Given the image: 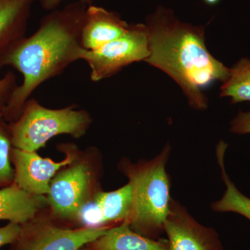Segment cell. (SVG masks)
Segmentation results:
<instances>
[{
  "mask_svg": "<svg viewBox=\"0 0 250 250\" xmlns=\"http://www.w3.org/2000/svg\"><path fill=\"white\" fill-rule=\"evenodd\" d=\"M87 7L77 1L54 9L42 18L34 34L0 51V72L11 66L23 77L22 84L18 85L0 110L6 120L17 119L38 87L81 60L85 50L81 31Z\"/></svg>",
  "mask_w": 250,
  "mask_h": 250,
  "instance_id": "obj_1",
  "label": "cell"
},
{
  "mask_svg": "<svg viewBox=\"0 0 250 250\" xmlns=\"http://www.w3.org/2000/svg\"><path fill=\"white\" fill-rule=\"evenodd\" d=\"M146 25L149 54L145 62L175 81L190 106L206 109L208 100L203 90L216 81L225 82L230 68L208 52L205 27L181 22L163 6L147 16Z\"/></svg>",
  "mask_w": 250,
  "mask_h": 250,
  "instance_id": "obj_2",
  "label": "cell"
},
{
  "mask_svg": "<svg viewBox=\"0 0 250 250\" xmlns=\"http://www.w3.org/2000/svg\"><path fill=\"white\" fill-rule=\"evenodd\" d=\"M170 150L167 145L152 160L125 166L132 188V207L127 222L134 231L152 239H159L164 232L168 213L170 182L166 165Z\"/></svg>",
  "mask_w": 250,
  "mask_h": 250,
  "instance_id": "obj_3",
  "label": "cell"
},
{
  "mask_svg": "<svg viewBox=\"0 0 250 250\" xmlns=\"http://www.w3.org/2000/svg\"><path fill=\"white\" fill-rule=\"evenodd\" d=\"M76 108L71 105L52 109L42 106L35 99H29L16 121L10 126L12 146L21 150L36 152L58 135L81 137L89 127L91 118L88 112Z\"/></svg>",
  "mask_w": 250,
  "mask_h": 250,
  "instance_id": "obj_4",
  "label": "cell"
},
{
  "mask_svg": "<svg viewBox=\"0 0 250 250\" xmlns=\"http://www.w3.org/2000/svg\"><path fill=\"white\" fill-rule=\"evenodd\" d=\"M149 36L146 24H130L121 37L93 50L85 49L81 60L90 68V79L98 82L113 76L123 67L149 57Z\"/></svg>",
  "mask_w": 250,
  "mask_h": 250,
  "instance_id": "obj_5",
  "label": "cell"
},
{
  "mask_svg": "<svg viewBox=\"0 0 250 250\" xmlns=\"http://www.w3.org/2000/svg\"><path fill=\"white\" fill-rule=\"evenodd\" d=\"M111 227L65 229L44 221L21 225L12 250H81L103 236Z\"/></svg>",
  "mask_w": 250,
  "mask_h": 250,
  "instance_id": "obj_6",
  "label": "cell"
},
{
  "mask_svg": "<svg viewBox=\"0 0 250 250\" xmlns=\"http://www.w3.org/2000/svg\"><path fill=\"white\" fill-rule=\"evenodd\" d=\"M93 175L89 166L78 163L57 174L49 185L48 203L59 218L75 220L89 200Z\"/></svg>",
  "mask_w": 250,
  "mask_h": 250,
  "instance_id": "obj_7",
  "label": "cell"
},
{
  "mask_svg": "<svg viewBox=\"0 0 250 250\" xmlns=\"http://www.w3.org/2000/svg\"><path fill=\"white\" fill-rule=\"evenodd\" d=\"M164 231L167 236L169 250H224L214 229L199 223L185 207L172 198Z\"/></svg>",
  "mask_w": 250,
  "mask_h": 250,
  "instance_id": "obj_8",
  "label": "cell"
},
{
  "mask_svg": "<svg viewBox=\"0 0 250 250\" xmlns=\"http://www.w3.org/2000/svg\"><path fill=\"white\" fill-rule=\"evenodd\" d=\"M66 157L59 163L49 159H42L36 152H27L14 148L11 150V159L15 166V183L33 195H47L52 177L64 166L75 161V154L65 149Z\"/></svg>",
  "mask_w": 250,
  "mask_h": 250,
  "instance_id": "obj_9",
  "label": "cell"
},
{
  "mask_svg": "<svg viewBox=\"0 0 250 250\" xmlns=\"http://www.w3.org/2000/svg\"><path fill=\"white\" fill-rule=\"evenodd\" d=\"M130 24L114 11L101 6L87 7L81 31L83 48L93 50L121 37L129 29Z\"/></svg>",
  "mask_w": 250,
  "mask_h": 250,
  "instance_id": "obj_10",
  "label": "cell"
},
{
  "mask_svg": "<svg viewBox=\"0 0 250 250\" xmlns=\"http://www.w3.org/2000/svg\"><path fill=\"white\" fill-rule=\"evenodd\" d=\"M86 247L91 250H169L167 239L142 236L126 221L108 229L104 234Z\"/></svg>",
  "mask_w": 250,
  "mask_h": 250,
  "instance_id": "obj_11",
  "label": "cell"
},
{
  "mask_svg": "<svg viewBox=\"0 0 250 250\" xmlns=\"http://www.w3.org/2000/svg\"><path fill=\"white\" fill-rule=\"evenodd\" d=\"M47 200L33 195L16 183L0 188V220L23 225L34 220Z\"/></svg>",
  "mask_w": 250,
  "mask_h": 250,
  "instance_id": "obj_12",
  "label": "cell"
},
{
  "mask_svg": "<svg viewBox=\"0 0 250 250\" xmlns=\"http://www.w3.org/2000/svg\"><path fill=\"white\" fill-rule=\"evenodd\" d=\"M35 0H0V51L25 36Z\"/></svg>",
  "mask_w": 250,
  "mask_h": 250,
  "instance_id": "obj_13",
  "label": "cell"
},
{
  "mask_svg": "<svg viewBox=\"0 0 250 250\" xmlns=\"http://www.w3.org/2000/svg\"><path fill=\"white\" fill-rule=\"evenodd\" d=\"M228 146L223 141H220L217 146V159L221 170L222 179L226 186V190L222 198L211 204V208L215 212L238 213L250 221V198L238 190L225 170V154Z\"/></svg>",
  "mask_w": 250,
  "mask_h": 250,
  "instance_id": "obj_14",
  "label": "cell"
},
{
  "mask_svg": "<svg viewBox=\"0 0 250 250\" xmlns=\"http://www.w3.org/2000/svg\"><path fill=\"white\" fill-rule=\"evenodd\" d=\"M106 226L111 224L127 222L132 207L131 184L111 192H99L95 197Z\"/></svg>",
  "mask_w": 250,
  "mask_h": 250,
  "instance_id": "obj_15",
  "label": "cell"
},
{
  "mask_svg": "<svg viewBox=\"0 0 250 250\" xmlns=\"http://www.w3.org/2000/svg\"><path fill=\"white\" fill-rule=\"evenodd\" d=\"M220 95L231 98L233 104L250 102V59H242L230 68L229 76L223 82Z\"/></svg>",
  "mask_w": 250,
  "mask_h": 250,
  "instance_id": "obj_16",
  "label": "cell"
},
{
  "mask_svg": "<svg viewBox=\"0 0 250 250\" xmlns=\"http://www.w3.org/2000/svg\"><path fill=\"white\" fill-rule=\"evenodd\" d=\"M1 117L0 112V187L12 182L15 175L10 164L12 146L10 126H6Z\"/></svg>",
  "mask_w": 250,
  "mask_h": 250,
  "instance_id": "obj_17",
  "label": "cell"
},
{
  "mask_svg": "<svg viewBox=\"0 0 250 250\" xmlns=\"http://www.w3.org/2000/svg\"><path fill=\"white\" fill-rule=\"evenodd\" d=\"M75 220L82 228H99L106 226L104 220L103 213L95 200H88L81 208Z\"/></svg>",
  "mask_w": 250,
  "mask_h": 250,
  "instance_id": "obj_18",
  "label": "cell"
},
{
  "mask_svg": "<svg viewBox=\"0 0 250 250\" xmlns=\"http://www.w3.org/2000/svg\"><path fill=\"white\" fill-rule=\"evenodd\" d=\"M17 86V79L14 72H6L4 77L0 79V110L7 103Z\"/></svg>",
  "mask_w": 250,
  "mask_h": 250,
  "instance_id": "obj_19",
  "label": "cell"
},
{
  "mask_svg": "<svg viewBox=\"0 0 250 250\" xmlns=\"http://www.w3.org/2000/svg\"><path fill=\"white\" fill-rule=\"evenodd\" d=\"M21 230V225L13 223L0 228V248L14 243L19 236Z\"/></svg>",
  "mask_w": 250,
  "mask_h": 250,
  "instance_id": "obj_20",
  "label": "cell"
},
{
  "mask_svg": "<svg viewBox=\"0 0 250 250\" xmlns=\"http://www.w3.org/2000/svg\"><path fill=\"white\" fill-rule=\"evenodd\" d=\"M231 131L236 134H250V111L238 113L231 121Z\"/></svg>",
  "mask_w": 250,
  "mask_h": 250,
  "instance_id": "obj_21",
  "label": "cell"
},
{
  "mask_svg": "<svg viewBox=\"0 0 250 250\" xmlns=\"http://www.w3.org/2000/svg\"><path fill=\"white\" fill-rule=\"evenodd\" d=\"M39 1L42 9L46 11H52L57 9L59 4L62 2V0H39ZM78 1L88 6L93 5L95 0H78Z\"/></svg>",
  "mask_w": 250,
  "mask_h": 250,
  "instance_id": "obj_22",
  "label": "cell"
},
{
  "mask_svg": "<svg viewBox=\"0 0 250 250\" xmlns=\"http://www.w3.org/2000/svg\"><path fill=\"white\" fill-rule=\"evenodd\" d=\"M220 1V0H204V1H205L206 4H208V5L217 4Z\"/></svg>",
  "mask_w": 250,
  "mask_h": 250,
  "instance_id": "obj_23",
  "label": "cell"
},
{
  "mask_svg": "<svg viewBox=\"0 0 250 250\" xmlns=\"http://www.w3.org/2000/svg\"><path fill=\"white\" fill-rule=\"evenodd\" d=\"M81 250H91L88 249V248H87V247H86V248H82V249Z\"/></svg>",
  "mask_w": 250,
  "mask_h": 250,
  "instance_id": "obj_24",
  "label": "cell"
}]
</instances>
